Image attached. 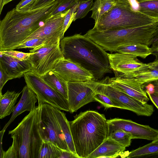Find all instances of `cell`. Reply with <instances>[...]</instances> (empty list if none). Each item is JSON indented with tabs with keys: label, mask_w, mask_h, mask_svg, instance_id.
I'll list each match as a JSON object with an SVG mask.
<instances>
[{
	"label": "cell",
	"mask_w": 158,
	"mask_h": 158,
	"mask_svg": "<svg viewBox=\"0 0 158 158\" xmlns=\"http://www.w3.org/2000/svg\"><path fill=\"white\" fill-rule=\"evenodd\" d=\"M58 2L26 11L15 8L8 12L0 23V51L15 49L51 17Z\"/></svg>",
	"instance_id": "6da1fadb"
},
{
	"label": "cell",
	"mask_w": 158,
	"mask_h": 158,
	"mask_svg": "<svg viewBox=\"0 0 158 158\" xmlns=\"http://www.w3.org/2000/svg\"><path fill=\"white\" fill-rule=\"evenodd\" d=\"M63 58L89 71L95 81L112 72L108 53L100 46L85 35L76 34L60 41Z\"/></svg>",
	"instance_id": "7a4b0ae2"
},
{
	"label": "cell",
	"mask_w": 158,
	"mask_h": 158,
	"mask_svg": "<svg viewBox=\"0 0 158 158\" xmlns=\"http://www.w3.org/2000/svg\"><path fill=\"white\" fill-rule=\"evenodd\" d=\"M77 155L87 158L108 137L109 125L104 114L88 110L69 121Z\"/></svg>",
	"instance_id": "3957f363"
},
{
	"label": "cell",
	"mask_w": 158,
	"mask_h": 158,
	"mask_svg": "<svg viewBox=\"0 0 158 158\" xmlns=\"http://www.w3.org/2000/svg\"><path fill=\"white\" fill-rule=\"evenodd\" d=\"M40 116L38 105L15 129L9 131L13 142L4 151L2 158H38L44 139Z\"/></svg>",
	"instance_id": "277c9868"
},
{
	"label": "cell",
	"mask_w": 158,
	"mask_h": 158,
	"mask_svg": "<svg viewBox=\"0 0 158 158\" xmlns=\"http://www.w3.org/2000/svg\"><path fill=\"white\" fill-rule=\"evenodd\" d=\"M116 1V5L103 15L94 27L106 31L139 27L158 21L133 10L127 0Z\"/></svg>",
	"instance_id": "5b68a950"
},
{
	"label": "cell",
	"mask_w": 158,
	"mask_h": 158,
	"mask_svg": "<svg viewBox=\"0 0 158 158\" xmlns=\"http://www.w3.org/2000/svg\"><path fill=\"white\" fill-rule=\"evenodd\" d=\"M100 46L106 51L116 52L119 47L132 44H142L145 33L141 27L106 31L98 30L94 27L84 35Z\"/></svg>",
	"instance_id": "8992f818"
},
{
	"label": "cell",
	"mask_w": 158,
	"mask_h": 158,
	"mask_svg": "<svg viewBox=\"0 0 158 158\" xmlns=\"http://www.w3.org/2000/svg\"><path fill=\"white\" fill-rule=\"evenodd\" d=\"M95 93L103 94L110 98L115 107L132 111L138 115L149 116L154 112L152 105L144 103L100 81H93Z\"/></svg>",
	"instance_id": "52a82bcc"
},
{
	"label": "cell",
	"mask_w": 158,
	"mask_h": 158,
	"mask_svg": "<svg viewBox=\"0 0 158 158\" xmlns=\"http://www.w3.org/2000/svg\"><path fill=\"white\" fill-rule=\"evenodd\" d=\"M24 77L26 85L36 95L38 104L47 103L60 110L69 111L68 99L49 85L40 76L31 71Z\"/></svg>",
	"instance_id": "ba28073f"
},
{
	"label": "cell",
	"mask_w": 158,
	"mask_h": 158,
	"mask_svg": "<svg viewBox=\"0 0 158 158\" xmlns=\"http://www.w3.org/2000/svg\"><path fill=\"white\" fill-rule=\"evenodd\" d=\"M60 41L53 45L44 44L29 50L32 54L28 59L32 67L31 72L42 76L52 71L58 61L63 58Z\"/></svg>",
	"instance_id": "9c48e42d"
},
{
	"label": "cell",
	"mask_w": 158,
	"mask_h": 158,
	"mask_svg": "<svg viewBox=\"0 0 158 158\" xmlns=\"http://www.w3.org/2000/svg\"><path fill=\"white\" fill-rule=\"evenodd\" d=\"M38 105L40 108V125L44 139L49 141L63 150L70 151L56 117L54 106L47 103Z\"/></svg>",
	"instance_id": "30bf717a"
},
{
	"label": "cell",
	"mask_w": 158,
	"mask_h": 158,
	"mask_svg": "<svg viewBox=\"0 0 158 158\" xmlns=\"http://www.w3.org/2000/svg\"><path fill=\"white\" fill-rule=\"evenodd\" d=\"M69 112L73 113L85 105L95 101L96 88L92 81L67 82Z\"/></svg>",
	"instance_id": "8fae6325"
},
{
	"label": "cell",
	"mask_w": 158,
	"mask_h": 158,
	"mask_svg": "<svg viewBox=\"0 0 158 158\" xmlns=\"http://www.w3.org/2000/svg\"><path fill=\"white\" fill-rule=\"evenodd\" d=\"M107 122L108 135L116 130L121 129L131 134L132 139L153 140L158 138V130L148 125H141L130 120L118 118L108 120Z\"/></svg>",
	"instance_id": "7c38bea8"
},
{
	"label": "cell",
	"mask_w": 158,
	"mask_h": 158,
	"mask_svg": "<svg viewBox=\"0 0 158 158\" xmlns=\"http://www.w3.org/2000/svg\"><path fill=\"white\" fill-rule=\"evenodd\" d=\"M69 10L50 17L24 41L35 38L45 39L52 44L60 41L63 38L62 30L64 18Z\"/></svg>",
	"instance_id": "4fadbf2b"
},
{
	"label": "cell",
	"mask_w": 158,
	"mask_h": 158,
	"mask_svg": "<svg viewBox=\"0 0 158 158\" xmlns=\"http://www.w3.org/2000/svg\"><path fill=\"white\" fill-rule=\"evenodd\" d=\"M110 66L114 73L128 76L138 71L149 68L148 64L140 62L136 56L127 53H108Z\"/></svg>",
	"instance_id": "5bb4252c"
},
{
	"label": "cell",
	"mask_w": 158,
	"mask_h": 158,
	"mask_svg": "<svg viewBox=\"0 0 158 158\" xmlns=\"http://www.w3.org/2000/svg\"><path fill=\"white\" fill-rule=\"evenodd\" d=\"M52 71L67 82H85L95 81L89 71L64 58L58 61Z\"/></svg>",
	"instance_id": "9a60e30c"
},
{
	"label": "cell",
	"mask_w": 158,
	"mask_h": 158,
	"mask_svg": "<svg viewBox=\"0 0 158 158\" xmlns=\"http://www.w3.org/2000/svg\"><path fill=\"white\" fill-rule=\"evenodd\" d=\"M114 73L115 77L110 78L106 77L100 81L110 85L143 103H147L149 98L142 85L121 74Z\"/></svg>",
	"instance_id": "2e32d148"
},
{
	"label": "cell",
	"mask_w": 158,
	"mask_h": 158,
	"mask_svg": "<svg viewBox=\"0 0 158 158\" xmlns=\"http://www.w3.org/2000/svg\"><path fill=\"white\" fill-rule=\"evenodd\" d=\"M0 67L13 79L24 77L31 71L32 67L28 60L21 61L0 53Z\"/></svg>",
	"instance_id": "e0dca14e"
},
{
	"label": "cell",
	"mask_w": 158,
	"mask_h": 158,
	"mask_svg": "<svg viewBox=\"0 0 158 158\" xmlns=\"http://www.w3.org/2000/svg\"><path fill=\"white\" fill-rule=\"evenodd\" d=\"M22 95L18 103L15 106L14 111L8 122L5 125L2 131H6L7 127L19 115L25 111H31L35 107L37 102L36 94L27 85L22 90Z\"/></svg>",
	"instance_id": "ac0fdd59"
},
{
	"label": "cell",
	"mask_w": 158,
	"mask_h": 158,
	"mask_svg": "<svg viewBox=\"0 0 158 158\" xmlns=\"http://www.w3.org/2000/svg\"><path fill=\"white\" fill-rule=\"evenodd\" d=\"M125 149L126 147L108 137L87 158L117 157L121 156Z\"/></svg>",
	"instance_id": "d6986e66"
},
{
	"label": "cell",
	"mask_w": 158,
	"mask_h": 158,
	"mask_svg": "<svg viewBox=\"0 0 158 158\" xmlns=\"http://www.w3.org/2000/svg\"><path fill=\"white\" fill-rule=\"evenodd\" d=\"M132 8L158 20V0H127Z\"/></svg>",
	"instance_id": "ffe728a7"
},
{
	"label": "cell",
	"mask_w": 158,
	"mask_h": 158,
	"mask_svg": "<svg viewBox=\"0 0 158 158\" xmlns=\"http://www.w3.org/2000/svg\"><path fill=\"white\" fill-rule=\"evenodd\" d=\"M22 92L7 90L0 94V118L2 119L13 112L17 98Z\"/></svg>",
	"instance_id": "44dd1931"
},
{
	"label": "cell",
	"mask_w": 158,
	"mask_h": 158,
	"mask_svg": "<svg viewBox=\"0 0 158 158\" xmlns=\"http://www.w3.org/2000/svg\"><path fill=\"white\" fill-rule=\"evenodd\" d=\"M40 76L49 85L68 99L67 81L61 78L52 70Z\"/></svg>",
	"instance_id": "7402d4cb"
},
{
	"label": "cell",
	"mask_w": 158,
	"mask_h": 158,
	"mask_svg": "<svg viewBox=\"0 0 158 158\" xmlns=\"http://www.w3.org/2000/svg\"><path fill=\"white\" fill-rule=\"evenodd\" d=\"M54 108L56 117L64 135L69 149L71 152L76 154L69 121L63 112L57 108L54 107Z\"/></svg>",
	"instance_id": "603a6c76"
},
{
	"label": "cell",
	"mask_w": 158,
	"mask_h": 158,
	"mask_svg": "<svg viewBox=\"0 0 158 158\" xmlns=\"http://www.w3.org/2000/svg\"><path fill=\"white\" fill-rule=\"evenodd\" d=\"M116 52L131 54L143 59H145L153 53L149 46L139 44L121 46L117 48Z\"/></svg>",
	"instance_id": "cb8c5ba5"
},
{
	"label": "cell",
	"mask_w": 158,
	"mask_h": 158,
	"mask_svg": "<svg viewBox=\"0 0 158 158\" xmlns=\"http://www.w3.org/2000/svg\"><path fill=\"white\" fill-rule=\"evenodd\" d=\"M126 157H158V138L143 147L128 152Z\"/></svg>",
	"instance_id": "d4e9b609"
},
{
	"label": "cell",
	"mask_w": 158,
	"mask_h": 158,
	"mask_svg": "<svg viewBox=\"0 0 158 158\" xmlns=\"http://www.w3.org/2000/svg\"><path fill=\"white\" fill-rule=\"evenodd\" d=\"M116 4L115 0H95L91 9L92 14L91 16L94 20L95 24Z\"/></svg>",
	"instance_id": "484cf974"
},
{
	"label": "cell",
	"mask_w": 158,
	"mask_h": 158,
	"mask_svg": "<svg viewBox=\"0 0 158 158\" xmlns=\"http://www.w3.org/2000/svg\"><path fill=\"white\" fill-rule=\"evenodd\" d=\"M121 75L141 85L158 80V71L149 68L138 71L128 76Z\"/></svg>",
	"instance_id": "4316f807"
},
{
	"label": "cell",
	"mask_w": 158,
	"mask_h": 158,
	"mask_svg": "<svg viewBox=\"0 0 158 158\" xmlns=\"http://www.w3.org/2000/svg\"><path fill=\"white\" fill-rule=\"evenodd\" d=\"M62 151L49 141L44 139L38 158H59Z\"/></svg>",
	"instance_id": "83f0119b"
},
{
	"label": "cell",
	"mask_w": 158,
	"mask_h": 158,
	"mask_svg": "<svg viewBox=\"0 0 158 158\" xmlns=\"http://www.w3.org/2000/svg\"><path fill=\"white\" fill-rule=\"evenodd\" d=\"M108 137L126 148L130 145L132 139L131 134L121 129L114 131L110 134Z\"/></svg>",
	"instance_id": "f1b7e54d"
},
{
	"label": "cell",
	"mask_w": 158,
	"mask_h": 158,
	"mask_svg": "<svg viewBox=\"0 0 158 158\" xmlns=\"http://www.w3.org/2000/svg\"><path fill=\"white\" fill-rule=\"evenodd\" d=\"M92 0L79 1L78 6L75 12L74 21L85 17L91 10L93 3Z\"/></svg>",
	"instance_id": "f546056e"
},
{
	"label": "cell",
	"mask_w": 158,
	"mask_h": 158,
	"mask_svg": "<svg viewBox=\"0 0 158 158\" xmlns=\"http://www.w3.org/2000/svg\"><path fill=\"white\" fill-rule=\"evenodd\" d=\"M44 44L53 45L45 39L42 38H35L24 41L18 45L15 48L19 49L26 48H35Z\"/></svg>",
	"instance_id": "4dcf8cb0"
},
{
	"label": "cell",
	"mask_w": 158,
	"mask_h": 158,
	"mask_svg": "<svg viewBox=\"0 0 158 158\" xmlns=\"http://www.w3.org/2000/svg\"><path fill=\"white\" fill-rule=\"evenodd\" d=\"M78 1L77 0H58V2L51 16L63 13L71 8Z\"/></svg>",
	"instance_id": "1f68e13d"
},
{
	"label": "cell",
	"mask_w": 158,
	"mask_h": 158,
	"mask_svg": "<svg viewBox=\"0 0 158 158\" xmlns=\"http://www.w3.org/2000/svg\"><path fill=\"white\" fill-rule=\"evenodd\" d=\"M79 3V1H78L70 9L64 18L62 30V36L63 38L64 37L65 32L69 28L72 23L74 21L75 12L78 6Z\"/></svg>",
	"instance_id": "d6a6232c"
},
{
	"label": "cell",
	"mask_w": 158,
	"mask_h": 158,
	"mask_svg": "<svg viewBox=\"0 0 158 158\" xmlns=\"http://www.w3.org/2000/svg\"><path fill=\"white\" fill-rule=\"evenodd\" d=\"M0 53L7 55L17 60L23 61L27 60L32 53H25L16 51L5 50L0 51Z\"/></svg>",
	"instance_id": "836d02e7"
},
{
	"label": "cell",
	"mask_w": 158,
	"mask_h": 158,
	"mask_svg": "<svg viewBox=\"0 0 158 158\" xmlns=\"http://www.w3.org/2000/svg\"><path fill=\"white\" fill-rule=\"evenodd\" d=\"M94 98L95 101L101 103L105 109L115 107L110 99L103 94L96 93Z\"/></svg>",
	"instance_id": "e575fe53"
},
{
	"label": "cell",
	"mask_w": 158,
	"mask_h": 158,
	"mask_svg": "<svg viewBox=\"0 0 158 158\" xmlns=\"http://www.w3.org/2000/svg\"><path fill=\"white\" fill-rule=\"evenodd\" d=\"M36 0H21L16 5L15 8L21 11H26L30 8Z\"/></svg>",
	"instance_id": "d590c367"
},
{
	"label": "cell",
	"mask_w": 158,
	"mask_h": 158,
	"mask_svg": "<svg viewBox=\"0 0 158 158\" xmlns=\"http://www.w3.org/2000/svg\"><path fill=\"white\" fill-rule=\"evenodd\" d=\"M0 94H2V90L4 86L8 81L13 79L0 67Z\"/></svg>",
	"instance_id": "8d00e7d4"
},
{
	"label": "cell",
	"mask_w": 158,
	"mask_h": 158,
	"mask_svg": "<svg viewBox=\"0 0 158 158\" xmlns=\"http://www.w3.org/2000/svg\"><path fill=\"white\" fill-rule=\"evenodd\" d=\"M55 0H36L32 5L30 10L41 7Z\"/></svg>",
	"instance_id": "74e56055"
},
{
	"label": "cell",
	"mask_w": 158,
	"mask_h": 158,
	"mask_svg": "<svg viewBox=\"0 0 158 158\" xmlns=\"http://www.w3.org/2000/svg\"><path fill=\"white\" fill-rule=\"evenodd\" d=\"M145 91L152 102L158 109V94L155 92L150 94L148 91Z\"/></svg>",
	"instance_id": "f35d334b"
},
{
	"label": "cell",
	"mask_w": 158,
	"mask_h": 158,
	"mask_svg": "<svg viewBox=\"0 0 158 158\" xmlns=\"http://www.w3.org/2000/svg\"><path fill=\"white\" fill-rule=\"evenodd\" d=\"M59 158H79L76 155L70 151L63 150Z\"/></svg>",
	"instance_id": "ab89813d"
},
{
	"label": "cell",
	"mask_w": 158,
	"mask_h": 158,
	"mask_svg": "<svg viewBox=\"0 0 158 158\" xmlns=\"http://www.w3.org/2000/svg\"><path fill=\"white\" fill-rule=\"evenodd\" d=\"M151 45L152 53L155 52L158 54V35L155 37Z\"/></svg>",
	"instance_id": "60d3db41"
},
{
	"label": "cell",
	"mask_w": 158,
	"mask_h": 158,
	"mask_svg": "<svg viewBox=\"0 0 158 158\" xmlns=\"http://www.w3.org/2000/svg\"><path fill=\"white\" fill-rule=\"evenodd\" d=\"M148 64L149 69L158 71V58H157L154 61Z\"/></svg>",
	"instance_id": "b9f144b4"
},
{
	"label": "cell",
	"mask_w": 158,
	"mask_h": 158,
	"mask_svg": "<svg viewBox=\"0 0 158 158\" xmlns=\"http://www.w3.org/2000/svg\"><path fill=\"white\" fill-rule=\"evenodd\" d=\"M5 131H1L0 132V158H2L4 151L3 150L2 148V138L5 132Z\"/></svg>",
	"instance_id": "7bdbcfd3"
},
{
	"label": "cell",
	"mask_w": 158,
	"mask_h": 158,
	"mask_svg": "<svg viewBox=\"0 0 158 158\" xmlns=\"http://www.w3.org/2000/svg\"><path fill=\"white\" fill-rule=\"evenodd\" d=\"M146 90L148 91L150 94H152L155 92L154 85V84H149L145 87Z\"/></svg>",
	"instance_id": "ee69618b"
},
{
	"label": "cell",
	"mask_w": 158,
	"mask_h": 158,
	"mask_svg": "<svg viewBox=\"0 0 158 158\" xmlns=\"http://www.w3.org/2000/svg\"><path fill=\"white\" fill-rule=\"evenodd\" d=\"M13 0H0V14H1L4 6Z\"/></svg>",
	"instance_id": "f6af8a7d"
},
{
	"label": "cell",
	"mask_w": 158,
	"mask_h": 158,
	"mask_svg": "<svg viewBox=\"0 0 158 158\" xmlns=\"http://www.w3.org/2000/svg\"><path fill=\"white\" fill-rule=\"evenodd\" d=\"M155 92L158 94V80L154 81Z\"/></svg>",
	"instance_id": "bcb514c9"
},
{
	"label": "cell",
	"mask_w": 158,
	"mask_h": 158,
	"mask_svg": "<svg viewBox=\"0 0 158 158\" xmlns=\"http://www.w3.org/2000/svg\"><path fill=\"white\" fill-rule=\"evenodd\" d=\"M115 1H118V0H119V1H123V0H115ZM138 0V1H143V0Z\"/></svg>",
	"instance_id": "7dc6e473"
},
{
	"label": "cell",
	"mask_w": 158,
	"mask_h": 158,
	"mask_svg": "<svg viewBox=\"0 0 158 158\" xmlns=\"http://www.w3.org/2000/svg\"><path fill=\"white\" fill-rule=\"evenodd\" d=\"M78 1H82V0H77Z\"/></svg>",
	"instance_id": "c3c4849f"
}]
</instances>
